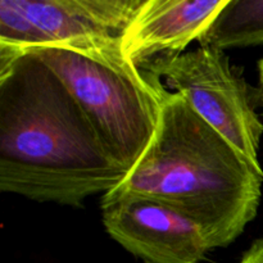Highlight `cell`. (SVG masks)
I'll list each match as a JSON object with an SVG mask.
<instances>
[{
	"label": "cell",
	"mask_w": 263,
	"mask_h": 263,
	"mask_svg": "<svg viewBox=\"0 0 263 263\" xmlns=\"http://www.w3.org/2000/svg\"><path fill=\"white\" fill-rule=\"evenodd\" d=\"M199 45L226 51L263 44V0H228Z\"/></svg>",
	"instance_id": "obj_8"
},
{
	"label": "cell",
	"mask_w": 263,
	"mask_h": 263,
	"mask_svg": "<svg viewBox=\"0 0 263 263\" xmlns=\"http://www.w3.org/2000/svg\"><path fill=\"white\" fill-rule=\"evenodd\" d=\"M100 204L108 235L144 263H200L211 252L203 229L170 205L136 197Z\"/></svg>",
	"instance_id": "obj_6"
},
{
	"label": "cell",
	"mask_w": 263,
	"mask_h": 263,
	"mask_svg": "<svg viewBox=\"0 0 263 263\" xmlns=\"http://www.w3.org/2000/svg\"><path fill=\"white\" fill-rule=\"evenodd\" d=\"M127 172L63 82L33 54L0 71V192L82 208Z\"/></svg>",
	"instance_id": "obj_1"
},
{
	"label": "cell",
	"mask_w": 263,
	"mask_h": 263,
	"mask_svg": "<svg viewBox=\"0 0 263 263\" xmlns=\"http://www.w3.org/2000/svg\"><path fill=\"white\" fill-rule=\"evenodd\" d=\"M25 53L63 82L108 151L130 171L156 131L161 81L133 63H108L68 49L39 46Z\"/></svg>",
	"instance_id": "obj_3"
},
{
	"label": "cell",
	"mask_w": 263,
	"mask_h": 263,
	"mask_svg": "<svg viewBox=\"0 0 263 263\" xmlns=\"http://www.w3.org/2000/svg\"><path fill=\"white\" fill-rule=\"evenodd\" d=\"M258 89L256 90L257 103L263 108V58L258 61Z\"/></svg>",
	"instance_id": "obj_10"
},
{
	"label": "cell",
	"mask_w": 263,
	"mask_h": 263,
	"mask_svg": "<svg viewBox=\"0 0 263 263\" xmlns=\"http://www.w3.org/2000/svg\"><path fill=\"white\" fill-rule=\"evenodd\" d=\"M145 0H0V71L26 49L63 48L130 63L122 36Z\"/></svg>",
	"instance_id": "obj_4"
},
{
	"label": "cell",
	"mask_w": 263,
	"mask_h": 263,
	"mask_svg": "<svg viewBox=\"0 0 263 263\" xmlns=\"http://www.w3.org/2000/svg\"><path fill=\"white\" fill-rule=\"evenodd\" d=\"M190 107L249 161L259 164L263 123L256 91L231 67L225 51L199 45L179 55L159 57L141 67Z\"/></svg>",
	"instance_id": "obj_5"
},
{
	"label": "cell",
	"mask_w": 263,
	"mask_h": 263,
	"mask_svg": "<svg viewBox=\"0 0 263 263\" xmlns=\"http://www.w3.org/2000/svg\"><path fill=\"white\" fill-rule=\"evenodd\" d=\"M228 0H145L122 36L126 59L138 68L185 53L210 28Z\"/></svg>",
	"instance_id": "obj_7"
},
{
	"label": "cell",
	"mask_w": 263,
	"mask_h": 263,
	"mask_svg": "<svg viewBox=\"0 0 263 263\" xmlns=\"http://www.w3.org/2000/svg\"><path fill=\"white\" fill-rule=\"evenodd\" d=\"M156 131L120 185L102 197L170 205L204 231L211 251L233 244L256 218L263 170L205 122L182 95L158 89Z\"/></svg>",
	"instance_id": "obj_2"
},
{
	"label": "cell",
	"mask_w": 263,
	"mask_h": 263,
	"mask_svg": "<svg viewBox=\"0 0 263 263\" xmlns=\"http://www.w3.org/2000/svg\"><path fill=\"white\" fill-rule=\"evenodd\" d=\"M238 263H263V238L254 240Z\"/></svg>",
	"instance_id": "obj_9"
}]
</instances>
